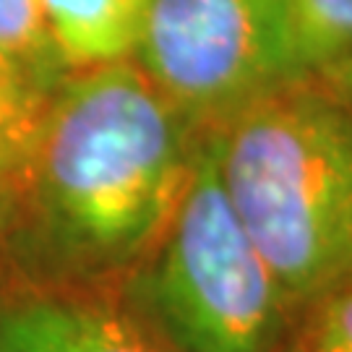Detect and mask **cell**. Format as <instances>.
<instances>
[{
	"instance_id": "cell-5",
	"label": "cell",
	"mask_w": 352,
	"mask_h": 352,
	"mask_svg": "<svg viewBox=\"0 0 352 352\" xmlns=\"http://www.w3.org/2000/svg\"><path fill=\"white\" fill-rule=\"evenodd\" d=\"M0 352H173L115 289L47 287L0 261Z\"/></svg>"
},
{
	"instance_id": "cell-11",
	"label": "cell",
	"mask_w": 352,
	"mask_h": 352,
	"mask_svg": "<svg viewBox=\"0 0 352 352\" xmlns=\"http://www.w3.org/2000/svg\"><path fill=\"white\" fill-rule=\"evenodd\" d=\"M321 76L331 81V87L337 89L352 107V52L344 55L342 60H337L334 65H329L327 71H321Z\"/></svg>"
},
{
	"instance_id": "cell-4",
	"label": "cell",
	"mask_w": 352,
	"mask_h": 352,
	"mask_svg": "<svg viewBox=\"0 0 352 352\" xmlns=\"http://www.w3.org/2000/svg\"><path fill=\"white\" fill-rule=\"evenodd\" d=\"M133 60L201 133L308 74L287 0H151Z\"/></svg>"
},
{
	"instance_id": "cell-13",
	"label": "cell",
	"mask_w": 352,
	"mask_h": 352,
	"mask_svg": "<svg viewBox=\"0 0 352 352\" xmlns=\"http://www.w3.org/2000/svg\"><path fill=\"white\" fill-rule=\"evenodd\" d=\"M277 352H305V350H302L300 342L295 340V334H292V337H289V340L285 342V344H282V347H279Z\"/></svg>"
},
{
	"instance_id": "cell-10",
	"label": "cell",
	"mask_w": 352,
	"mask_h": 352,
	"mask_svg": "<svg viewBox=\"0 0 352 352\" xmlns=\"http://www.w3.org/2000/svg\"><path fill=\"white\" fill-rule=\"evenodd\" d=\"M295 340L305 352H352V274L302 308Z\"/></svg>"
},
{
	"instance_id": "cell-6",
	"label": "cell",
	"mask_w": 352,
	"mask_h": 352,
	"mask_svg": "<svg viewBox=\"0 0 352 352\" xmlns=\"http://www.w3.org/2000/svg\"><path fill=\"white\" fill-rule=\"evenodd\" d=\"M151 0H42L65 71L133 60Z\"/></svg>"
},
{
	"instance_id": "cell-2",
	"label": "cell",
	"mask_w": 352,
	"mask_h": 352,
	"mask_svg": "<svg viewBox=\"0 0 352 352\" xmlns=\"http://www.w3.org/2000/svg\"><path fill=\"white\" fill-rule=\"evenodd\" d=\"M209 133L227 201L300 314L352 274V107L305 74Z\"/></svg>"
},
{
	"instance_id": "cell-12",
	"label": "cell",
	"mask_w": 352,
	"mask_h": 352,
	"mask_svg": "<svg viewBox=\"0 0 352 352\" xmlns=\"http://www.w3.org/2000/svg\"><path fill=\"white\" fill-rule=\"evenodd\" d=\"M11 196H13V175H0V253H3V240H6V230H8Z\"/></svg>"
},
{
	"instance_id": "cell-7",
	"label": "cell",
	"mask_w": 352,
	"mask_h": 352,
	"mask_svg": "<svg viewBox=\"0 0 352 352\" xmlns=\"http://www.w3.org/2000/svg\"><path fill=\"white\" fill-rule=\"evenodd\" d=\"M50 94L0 50V175H13L34 141Z\"/></svg>"
},
{
	"instance_id": "cell-8",
	"label": "cell",
	"mask_w": 352,
	"mask_h": 352,
	"mask_svg": "<svg viewBox=\"0 0 352 352\" xmlns=\"http://www.w3.org/2000/svg\"><path fill=\"white\" fill-rule=\"evenodd\" d=\"M0 50L24 65L47 94L68 76L45 24L42 0H0Z\"/></svg>"
},
{
	"instance_id": "cell-9",
	"label": "cell",
	"mask_w": 352,
	"mask_h": 352,
	"mask_svg": "<svg viewBox=\"0 0 352 352\" xmlns=\"http://www.w3.org/2000/svg\"><path fill=\"white\" fill-rule=\"evenodd\" d=\"M298 52L308 74H321L352 52V0H287Z\"/></svg>"
},
{
	"instance_id": "cell-3",
	"label": "cell",
	"mask_w": 352,
	"mask_h": 352,
	"mask_svg": "<svg viewBox=\"0 0 352 352\" xmlns=\"http://www.w3.org/2000/svg\"><path fill=\"white\" fill-rule=\"evenodd\" d=\"M115 292L173 352H277L300 316L227 201L212 133L164 232Z\"/></svg>"
},
{
	"instance_id": "cell-1",
	"label": "cell",
	"mask_w": 352,
	"mask_h": 352,
	"mask_svg": "<svg viewBox=\"0 0 352 352\" xmlns=\"http://www.w3.org/2000/svg\"><path fill=\"white\" fill-rule=\"evenodd\" d=\"M201 139L136 60L68 74L13 173L3 266L47 287L118 289L177 209Z\"/></svg>"
}]
</instances>
